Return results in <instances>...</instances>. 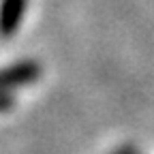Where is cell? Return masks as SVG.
<instances>
[{
	"label": "cell",
	"instance_id": "1",
	"mask_svg": "<svg viewBox=\"0 0 154 154\" xmlns=\"http://www.w3.org/2000/svg\"><path fill=\"white\" fill-rule=\"evenodd\" d=\"M41 75L36 62H19L7 69H0V90L7 88H15V86H26L30 82H34Z\"/></svg>",
	"mask_w": 154,
	"mask_h": 154
},
{
	"label": "cell",
	"instance_id": "2",
	"mask_svg": "<svg viewBox=\"0 0 154 154\" xmlns=\"http://www.w3.org/2000/svg\"><path fill=\"white\" fill-rule=\"evenodd\" d=\"M28 0H0V36L9 38L19 28Z\"/></svg>",
	"mask_w": 154,
	"mask_h": 154
}]
</instances>
